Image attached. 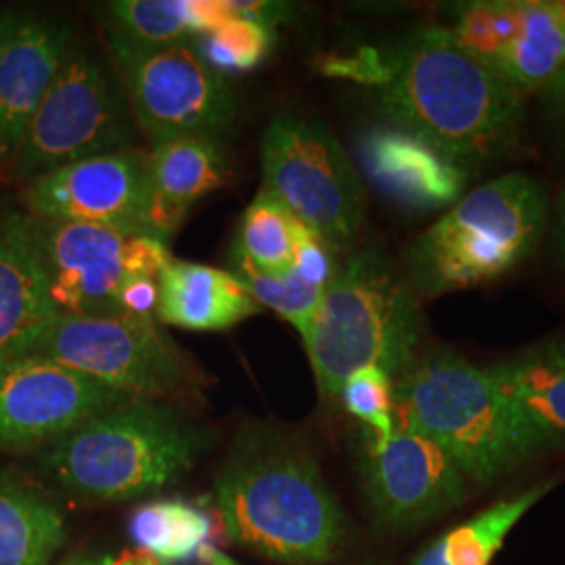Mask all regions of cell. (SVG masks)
Listing matches in <instances>:
<instances>
[{
  "label": "cell",
  "instance_id": "cell-1",
  "mask_svg": "<svg viewBox=\"0 0 565 565\" xmlns=\"http://www.w3.org/2000/svg\"><path fill=\"white\" fill-rule=\"evenodd\" d=\"M373 63L385 118L463 170L513 156L525 128L524 95L471 55L448 28H422Z\"/></svg>",
  "mask_w": 565,
  "mask_h": 565
},
{
  "label": "cell",
  "instance_id": "cell-2",
  "mask_svg": "<svg viewBox=\"0 0 565 565\" xmlns=\"http://www.w3.org/2000/svg\"><path fill=\"white\" fill-rule=\"evenodd\" d=\"M216 509L233 543L277 564H331L350 539L312 448L281 427L243 429L216 476Z\"/></svg>",
  "mask_w": 565,
  "mask_h": 565
},
{
  "label": "cell",
  "instance_id": "cell-3",
  "mask_svg": "<svg viewBox=\"0 0 565 565\" xmlns=\"http://www.w3.org/2000/svg\"><path fill=\"white\" fill-rule=\"evenodd\" d=\"M398 425L434 440L476 488L555 446L527 424L492 375L448 348L419 352L394 382Z\"/></svg>",
  "mask_w": 565,
  "mask_h": 565
},
{
  "label": "cell",
  "instance_id": "cell-4",
  "mask_svg": "<svg viewBox=\"0 0 565 565\" xmlns=\"http://www.w3.org/2000/svg\"><path fill=\"white\" fill-rule=\"evenodd\" d=\"M207 436L174 406L135 401L46 446L44 476L81 503H121L179 482Z\"/></svg>",
  "mask_w": 565,
  "mask_h": 565
},
{
  "label": "cell",
  "instance_id": "cell-5",
  "mask_svg": "<svg viewBox=\"0 0 565 565\" xmlns=\"http://www.w3.org/2000/svg\"><path fill=\"white\" fill-rule=\"evenodd\" d=\"M422 340L419 298L377 247L356 249L338 266L302 338L329 404H338L345 380L364 366H380L396 382Z\"/></svg>",
  "mask_w": 565,
  "mask_h": 565
},
{
  "label": "cell",
  "instance_id": "cell-6",
  "mask_svg": "<svg viewBox=\"0 0 565 565\" xmlns=\"http://www.w3.org/2000/svg\"><path fill=\"white\" fill-rule=\"evenodd\" d=\"M548 226L545 186L507 172L473 189L406 247V281L417 298H440L497 281L525 263Z\"/></svg>",
  "mask_w": 565,
  "mask_h": 565
},
{
  "label": "cell",
  "instance_id": "cell-7",
  "mask_svg": "<svg viewBox=\"0 0 565 565\" xmlns=\"http://www.w3.org/2000/svg\"><path fill=\"white\" fill-rule=\"evenodd\" d=\"M263 189L335 252L352 247L366 221L359 168L323 121L277 116L260 145Z\"/></svg>",
  "mask_w": 565,
  "mask_h": 565
},
{
  "label": "cell",
  "instance_id": "cell-8",
  "mask_svg": "<svg viewBox=\"0 0 565 565\" xmlns=\"http://www.w3.org/2000/svg\"><path fill=\"white\" fill-rule=\"evenodd\" d=\"M30 354L142 401L193 394L205 382L158 321L141 315L57 317Z\"/></svg>",
  "mask_w": 565,
  "mask_h": 565
},
{
  "label": "cell",
  "instance_id": "cell-9",
  "mask_svg": "<svg viewBox=\"0 0 565 565\" xmlns=\"http://www.w3.org/2000/svg\"><path fill=\"white\" fill-rule=\"evenodd\" d=\"M135 118L121 82L84 49H70L13 158L21 181L132 149Z\"/></svg>",
  "mask_w": 565,
  "mask_h": 565
},
{
  "label": "cell",
  "instance_id": "cell-10",
  "mask_svg": "<svg viewBox=\"0 0 565 565\" xmlns=\"http://www.w3.org/2000/svg\"><path fill=\"white\" fill-rule=\"evenodd\" d=\"M23 224L57 317L124 315L126 289L141 279H160L172 263L168 245L149 235L30 214H23Z\"/></svg>",
  "mask_w": 565,
  "mask_h": 565
},
{
  "label": "cell",
  "instance_id": "cell-11",
  "mask_svg": "<svg viewBox=\"0 0 565 565\" xmlns=\"http://www.w3.org/2000/svg\"><path fill=\"white\" fill-rule=\"evenodd\" d=\"M135 124L151 141L221 139L237 116L233 84L214 70L198 39L139 46L109 39Z\"/></svg>",
  "mask_w": 565,
  "mask_h": 565
},
{
  "label": "cell",
  "instance_id": "cell-12",
  "mask_svg": "<svg viewBox=\"0 0 565 565\" xmlns=\"http://www.w3.org/2000/svg\"><path fill=\"white\" fill-rule=\"evenodd\" d=\"M359 467L373 520L394 534L443 520L476 488L440 446L404 425L385 440L363 431Z\"/></svg>",
  "mask_w": 565,
  "mask_h": 565
},
{
  "label": "cell",
  "instance_id": "cell-13",
  "mask_svg": "<svg viewBox=\"0 0 565 565\" xmlns=\"http://www.w3.org/2000/svg\"><path fill=\"white\" fill-rule=\"evenodd\" d=\"M141 398L99 384L44 356L0 361V448L57 443L82 424Z\"/></svg>",
  "mask_w": 565,
  "mask_h": 565
},
{
  "label": "cell",
  "instance_id": "cell-14",
  "mask_svg": "<svg viewBox=\"0 0 565 565\" xmlns=\"http://www.w3.org/2000/svg\"><path fill=\"white\" fill-rule=\"evenodd\" d=\"M448 30L522 95L541 93L565 61L564 23L548 0L465 2Z\"/></svg>",
  "mask_w": 565,
  "mask_h": 565
},
{
  "label": "cell",
  "instance_id": "cell-15",
  "mask_svg": "<svg viewBox=\"0 0 565 565\" xmlns=\"http://www.w3.org/2000/svg\"><path fill=\"white\" fill-rule=\"evenodd\" d=\"M23 202L34 218L149 235L147 153L124 149L70 163L30 182Z\"/></svg>",
  "mask_w": 565,
  "mask_h": 565
},
{
  "label": "cell",
  "instance_id": "cell-16",
  "mask_svg": "<svg viewBox=\"0 0 565 565\" xmlns=\"http://www.w3.org/2000/svg\"><path fill=\"white\" fill-rule=\"evenodd\" d=\"M70 49L67 23L39 13L0 11V163L13 162Z\"/></svg>",
  "mask_w": 565,
  "mask_h": 565
},
{
  "label": "cell",
  "instance_id": "cell-17",
  "mask_svg": "<svg viewBox=\"0 0 565 565\" xmlns=\"http://www.w3.org/2000/svg\"><path fill=\"white\" fill-rule=\"evenodd\" d=\"M371 182L408 210H440L461 200L467 170L394 124L371 128L359 142Z\"/></svg>",
  "mask_w": 565,
  "mask_h": 565
},
{
  "label": "cell",
  "instance_id": "cell-18",
  "mask_svg": "<svg viewBox=\"0 0 565 565\" xmlns=\"http://www.w3.org/2000/svg\"><path fill=\"white\" fill-rule=\"evenodd\" d=\"M147 174V233L166 243L193 203L226 184L228 163L218 139L177 137L151 145Z\"/></svg>",
  "mask_w": 565,
  "mask_h": 565
},
{
  "label": "cell",
  "instance_id": "cell-19",
  "mask_svg": "<svg viewBox=\"0 0 565 565\" xmlns=\"http://www.w3.org/2000/svg\"><path fill=\"white\" fill-rule=\"evenodd\" d=\"M57 319L23 214L0 218V361L30 354Z\"/></svg>",
  "mask_w": 565,
  "mask_h": 565
},
{
  "label": "cell",
  "instance_id": "cell-20",
  "mask_svg": "<svg viewBox=\"0 0 565 565\" xmlns=\"http://www.w3.org/2000/svg\"><path fill=\"white\" fill-rule=\"evenodd\" d=\"M156 319L189 331H226L263 312L231 270L174 260L158 281Z\"/></svg>",
  "mask_w": 565,
  "mask_h": 565
},
{
  "label": "cell",
  "instance_id": "cell-21",
  "mask_svg": "<svg viewBox=\"0 0 565 565\" xmlns=\"http://www.w3.org/2000/svg\"><path fill=\"white\" fill-rule=\"evenodd\" d=\"M557 484V478H545L497 499L434 536L406 565H492L511 532Z\"/></svg>",
  "mask_w": 565,
  "mask_h": 565
},
{
  "label": "cell",
  "instance_id": "cell-22",
  "mask_svg": "<svg viewBox=\"0 0 565 565\" xmlns=\"http://www.w3.org/2000/svg\"><path fill=\"white\" fill-rule=\"evenodd\" d=\"M490 371L525 422L555 448L565 446V338L534 343Z\"/></svg>",
  "mask_w": 565,
  "mask_h": 565
},
{
  "label": "cell",
  "instance_id": "cell-23",
  "mask_svg": "<svg viewBox=\"0 0 565 565\" xmlns=\"http://www.w3.org/2000/svg\"><path fill=\"white\" fill-rule=\"evenodd\" d=\"M223 530L218 509L182 499L145 503L128 520L132 543L162 565L210 564L221 553Z\"/></svg>",
  "mask_w": 565,
  "mask_h": 565
},
{
  "label": "cell",
  "instance_id": "cell-24",
  "mask_svg": "<svg viewBox=\"0 0 565 565\" xmlns=\"http://www.w3.org/2000/svg\"><path fill=\"white\" fill-rule=\"evenodd\" d=\"M231 264V273L245 285L260 308L275 310L287 323L298 329L300 338L308 333L323 300L324 289L340 266V263H335V249L310 228L303 231L298 264L287 275L268 277L233 254Z\"/></svg>",
  "mask_w": 565,
  "mask_h": 565
},
{
  "label": "cell",
  "instance_id": "cell-25",
  "mask_svg": "<svg viewBox=\"0 0 565 565\" xmlns=\"http://www.w3.org/2000/svg\"><path fill=\"white\" fill-rule=\"evenodd\" d=\"M63 541L60 507L0 473V565H51Z\"/></svg>",
  "mask_w": 565,
  "mask_h": 565
},
{
  "label": "cell",
  "instance_id": "cell-26",
  "mask_svg": "<svg viewBox=\"0 0 565 565\" xmlns=\"http://www.w3.org/2000/svg\"><path fill=\"white\" fill-rule=\"evenodd\" d=\"M111 36L139 46L193 41L233 15L224 2L189 0H120L107 4Z\"/></svg>",
  "mask_w": 565,
  "mask_h": 565
},
{
  "label": "cell",
  "instance_id": "cell-27",
  "mask_svg": "<svg viewBox=\"0 0 565 565\" xmlns=\"http://www.w3.org/2000/svg\"><path fill=\"white\" fill-rule=\"evenodd\" d=\"M303 226L277 198L260 189L243 212L231 254L254 270L279 277L296 268Z\"/></svg>",
  "mask_w": 565,
  "mask_h": 565
},
{
  "label": "cell",
  "instance_id": "cell-28",
  "mask_svg": "<svg viewBox=\"0 0 565 565\" xmlns=\"http://www.w3.org/2000/svg\"><path fill=\"white\" fill-rule=\"evenodd\" d=\"M338 404L373 438L385 440L398 429L394 377L380 366H364L352 373L340 390Z\"/></svg>",
  "mask_w": 565,
  "mask_h": 565
},
{
  "label": "cell",
  "instance_id": "cell-29",
  "mask_svg": "<svg viewBox=\"0 0 565 565\" xmlns=\"http://www.w3.org/2000/svg\"><path fill=\"white\" fill-rule=\"evenodd\" d=\"M270 44V28L235 15L198 39L205 61L224 76L256 67L266 57Z\"/></svg>",
  "mask_w": 565,
  "mask_h": 565
},
{
  "label": "cell",
  "instance_id": "cell-30",
  "mask_svg": "<svg viewBox=\"0 0 565 565\" xmlns=\"http://www.w3.org/2000/svg\"><path fill=\"white\" fill-rule=\"evenodd\" d=\"M541 99V111L545 116V120L555 118L559 111L565 109V61L559 67V72L551 78L545 88L539 93Z\"/></svg>",
  "mask_w": 565,
  "mask_h": 565
},
{
  "label": "cell",
  "instance_id": "cell-31",
  "mask_svg": "<svg viewBox=\"0 0 565 565\" xmlns=\"http://www.w3.org/2000/svg\"><path fill=\"white\" fill-rule=\"evenodd\" d=\"M553 247L557 254V260L564 266L565 270V193L557 203V212H555V221H553Z\"/></svg>",
  "mask_w": 565,
  "mask_h": 565
},
{
  "label": "cell",
  "instance_id": "cell-32",
  "mask_svg": "<svg viewBox=\"0 0 565 565\" xmlns=\"http://www.w3.org/2000/svg\"><path fill=\"white\" fill-rule=\"evenodd\" d=\"M103 565H162L156 562L151 555L142 553V551H124L116 559H109Z\"/></svg>",
  "mask_w": 565,
  "mask_h": 565
},
{
  "label": "cell",
  "instance_id": "cell-33",
  "mask_svg": "<svg viewBox=\"0 0 565 565\" xmlns=\"http://www.w3.org/2000/svg\"><path fill=\"white\" fill-rule=\"evenodd\" d=\"M546 124L553 128L555 142H557V147H559V151H562V156L565 158V109L564 111H559L555 118H551V120L546 121Z\"/></svg>",
  "mask_w": 565,
  "mask_h": 565
},
{
  "label": "cell",
  "instance_id": "cell-34",
  "mask_svg": "<svg viewBox=\"0 0 565 565\" xmlns=\"http://www.w3.org/2000/svg\"><path fill=\"white\" fill-rule=\"evenodd\" d=\"M548 2H551V9L555 11V15L559 18L565 28V0H548Z\"/></svg>",
  "mask_w": 565,
  "mask_h": 565
},
{
  "label": "cell",
  "instance_id": "cell-35",
  "mask_svg": "<svg viewBox=\"0 0 565 565\" xmlns=\"http://www.w3.org/2000/svg\"><path fill=\"white\" fill-rule=\"evenodd\" d=\"M207 565H237L235 564V562H233V559H228V557H226V555H224L223 551H221V553H218V555H216V557H214V559H212V562H210V564Z\"/></svg>",
  "mask_w": 565,
  "mask_h": 565
},
{
  "label": "cell",
  "instance_id": "cell-36",
  "mask_svg": "<svg viewBox=\"0 0 565 565\" xmlns=\"http://www.w3.org/2000/svg\"><path fill=\"white\" fill-rule=\"evenodd\" d=\"M76 565H90V564H76Z\"/></svg>",
  "mask_w": 565,
  "mask_h": 565
}]
</instances>
